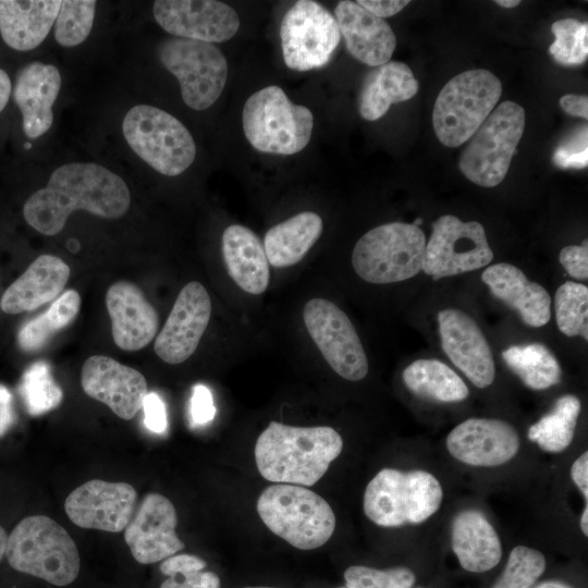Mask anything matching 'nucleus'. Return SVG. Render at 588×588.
Listing matches in <instances>:
<instances>
[{
  "mask_svg": "<svg viewBox=\"0 0 588 588\" xmlns=\"http://www.w3.org/2000/svg\"><path fill=\"white\" fill-rule=\"evenodd\" d=\"M493 256L481 223L443 215L432 223L422 271L440 280L486 267Z\"/></svg>",
  "mask_w": 588,
  "mask_h": 588,
  "instance_id": "13",
  "label": "nucleus"
},
{
  "mask_svg": "<svg viewBox=\"0 0 588 588\" xmlns=\"http://www.w3.org/2000/svg\"><path fill=\"white\" fill-rule=\"evenodd\" d=\"M177 515L172 502L160 493H148L124 529V540L140 564H154L184 548L175 532Z\"/></svg>",
  "mask_w": 588,
  "mask_h": 588,
  "instance_id": "18",
  "label": "nucleus"
},
{
  "mask_svg": "<svg viewBox=\"0 0 588 588\" xmlns=\"http://www.w3.org/2000/svg\"><path fill=\"white\" fill-rule=\"evenodd\" d=\"M559 103L567 114L588 119V98L586 95L566 94L560 98Z\"/></svg>",
  "mask_w": 588,
  "mask_h": 588,
  "instance_id": "49",
  "label": "nucleus"
},
{
  "mask_svg": "<svg viewBox=\"0 0 588 588\" xmlns=\"http://www.w3.org/2000/svg\"><path fill=\"white\" fill-rule=\"evenodd\" d=\"M525 128V110L518 103L501 102L467 140L458 167L473 183L499 185L505 177Z\"/></svg>",
  "mask_w": 588,
  "mask_h": 588,
  "instance_id": "10",
  "label": "nucleus"
},
{
  "mask_svg": "<svg viewBox=\"0 0 588 588\" xmlns=\"http://www.w3.org/2000/svg\"><path fill=\"white\" fill-rule=\"evenodd\" d=\"M244 134L258 151L293 155L309 143L314 126L311 111L293 103L277 85L254 93L242 112Z\"/></svg>",
  "mask_w": 588,
  "mask_h": 588,
  "instance_id": "7",
  "label": "nucleus"
},
{
  "mask_svg": "<svg viewBox=\"0 0 588 588\" xmlns=\"http://www.w3.org/2000/svg\"><path fill=\"white\" fill-rule=\"evenodd\" d=\"M554 308L559 330L567 336L588 340V287L567 281L555 292Z\"/></svg>",
  "mask_w": 588,
  "mask_h": 588,
  "instance_id": "37",
  "label": "nucleus"
},
{
  "mask_svg": "<svg viewBox=\"0 0 588 588\" xmlns=\"http://www.w3.org/2000/svg\"><path fill=\"white\" fill-rule=\"evenodd\" d=\"M305 327L329 366L342 378L359 381L368 373V359L347 315L326 298L308 301Z\"/></svg>",
  "mask_w": 588,
  "mask_h": 588,
  "instance_id": "14",
  "label": "nucleus"
},
{
  "mask_svg": "<svg viewBox=\"0 0 588 588\" xmlns=\"http://www.w3.org/2000/svg\"><path fill=\"white\" fill-rule=\"evenodd\" d=\"M506 366L532 390H546L560 382L561 367L541 343L514 345L502 352Z\"/></svg>",
  "mask_w": 588,
  "mask_h": 588,
  "instance_id": "34",
  "label": "nucleus"
},
{
  "mask_svg": "<svg viewBox=\"0 0 588 588\" xmlns=\"http://www.w3.org/2000/svg\"><path fill=\"white\" fill-rule=\"evenodd\" d=\"M342 449L343 440L331 427H295L271 421L256 441L255 461L268 481L311 487Z\"/></svg>",
  "mask_w": 588,
  "mask_h": 588,
  "instance_id": "2",
  "label": "nucleus"
},
{
  "mask_svg": "<svg viewBox=\"0 0 588 588\" xmlns=\"http://www.w3.org/2000/svg\"><path fill=\"white\" fill-rule=\"evenodd\" d=\"M60 87L61 75L54 65L32 62L19 72L13 98L22 113L27 137L37 138L51 127L52 106Z\"/></svg>",
  "mask_w": 588,
  "mask_h": 588,
  "instance_id": "24",
  "label": "nucleus"
},
{
  "mask_svg": "<svg viewBox=\"0 0 588 588\" xmlns=\"http://www.w3.org/2000/svg\"><path fill=\"white\" fill-rule=\"evenodd\" d=\"M356 2L371 14L383 20L395 15L409 3L408 0H358Z\"/></svg>",
  "mask_w": 588,
  "mask_h": 588,
  "instance_id": "47",
  "label": "nucleus"
},
{
  "mask_svg": "<svg viewBox=\"0 0 588 588\" xmlns=\"http://www.w3.org/2000/svg\"><path fill=\"white\" fill-rule=\"evenodd\" d=\"M417 588H421V587H417Z\"/></svg>",
  "mask_w": 588,
  "mask_h": 588,
  "instance_id": "59",
  "label": "nucleus"
},
{
  "mask_svg": "<svg viewBox=\"0 0 588 588\" xmlns=\"http://www.w3.org/2000/svg\"><path fill=\"white\" fill-rule=\"evenodd\" d=\"M96 1L64 0L61 1L54 24L56 41L63 47H74L83 42L89 35Z\"/></svg>",
  "mask_w": 588,
  "mask_h": 588,
  "instance_id": "39",
  "label": "nucleus"
},
{
  "mask_svg": "<svg viewBox=\"0 0 588 588\" xmlns=\"http://www.w3.org/2000/svg\"><path fill=\"white\" fill-rule=\"evenodd\" d=\"M157 23L169 34L204 42H223L240 28V17L230 5L215 0H157Z\"/></svg>",
  "mask_w": 588,
  "mask_h": 588,
  "instance_id": "16",
  "label": "nucleus"
},
{
  "mask_svg": "<svg viewBox=\"0 0 588 588\" xmlns=\"http://www.w3.org/2000/svg\"><path fill=\"white\" fill-rule=\"evenodd\" d=\"M5 556L12 568L63 587L78 576L81 556L70 534L46 515L23 518L8 536Z\"/></svg>",
  "mask_w": 588,
  "mask_h": 588,
  "instance_id": "3",
  "label": "nucleus"
},
{
  "mask_svg": "<svg viewBox=\"0 0 588 588\" xmlns=\"http://www.w3.org/2000/svg\"><path fill=\"white\" fill-rule=\"evenodd\" d=\"M402 378L411 392L437 402H462L469 394L463 379L438 359L413 362L404 369Z\"/></svg>",
  "mask_w": 588,
  "mask_h": 588,
  "instance_id": "32",
  "label": "nucleus"
},
{
  "mask_svg": "<svg viewBox=\"0 0 588 588\" xmlns=\"http://www.w3.org/2000/svg\"><path fill=\"white\" fill-rule=\"evenodd\" d=\"M15 421L13 396L10 390L0 383V438L3 437Z\"/></svg>",
  "mask_w": 588,
  "mask_h": 588,
  "instance_id": "48",
  "label": "nucleus"
},
{
  "mask_svg": "<svg viewBox=\"0 0 588 588\" xmlns=\"http://www.w3.org/2000/svg\"><path fill=\"white\" fill-rule=\"evenodd\" d=\"M502 83L492 72L475 69L451 78L439 93L432 125L446 147L466 143L495 108Z\"/></svg>",
  "mask_w": 588,
  "mask_h": 588,
  "instance_id": "6",
  "label": "nucleus"
},
{
  "mask_svg": "<svg viewBox=\"0 0 588 588\" xmlns=\"http://www.w3.org/2000/svg\"><path fill=\"white\" fill-rule=\"evenodd\" d=\"M519 436L509 422L492 418H469L446 437V449L457 461L480 467L500 466L518 452Z\"/></svg>",
  "mask_w": 588,
  "mask_h": 588,
  "instance_id": "21",
  "label": "nucleus"
},
{
  "mask_svg": "<svg viewBox=\"0 0 588 588\" xmlns=\"http://www.w3.org/2000/svg\"><path fill=\"white\" fill-rule=\"evenodd\" d=\"M244 588H275V587H264V586H256V587H244Z\"/></svg>",
  "mask_w": 588,
  "mask_h": 588,
  "instance_id": "56",
  "label": "nucleus"
},
{
  "mask_svg": "<svg viewBox=\"0 0 588 588\" xmlns=\"http://www.w3.org/2000/svg\"><path fill=\"white\" fill-rule=\"evenodd\" d=\"M70 267L59 257H37L3 293L0 306L7 314L30 311L51 302L64 289Z\"/></svg>",
  "mask_w": 588,
  "mask_h": 588,
  "instance_id": "26",
  "label": "nucleus"
},
{
  "mask_svg": "<svg viewBox=\"0 0 588 588\" xmlns=\"http://www.w3.org/2000/svg\"><path fill=\"white\" fill-rule=\"evenodd\" d=\"M426 243L424 231L413 223L381 224L357 241L352 265L357 275L369 283L405 281L422 270Z\"/></svg>",
  "mask_w": 588,
  "mask_h": 588,
  "instance_id": "8",
  "label": "nucleus"
},
{
  "mask_svg": "<svg viewBox=\"0 0 588 588\" xmlns=\"http://www.w3.org/2000/svg\"><path fill=\"white\" fill-rule=\"evenodd\" d=\"M580 528L585 536H588V504L586 503L585 509L580 516Z\"/></svg>",
  "mask_w": 588,
  "mask_h": 588,
  "instance_id": "53",
  "label": "nucleus"
},
{
  "mask_svg": "<svg viewBox=\"0 0 588 588\" xmlns=\"http://www.w3.org/2000/svg\"><path fill=\"white\" fill-rule=\"evenodd\" d=\"M580 409L581 403L577 396H560L552 409L529 427L528 439L546 452H563L574 439Z\"/></svg>",
  "mask_w": 588,
  "mask_h": 588,
  "instance_id": "33",
  "label": "nucleus"
},
{
  "mask_svg": "<svg viewBox=\"0 0 588 588\" xmlns=\"http://www.w3.org/2000/svg\"><path fill=\"white\" fill-rule=\"evenodd\" d=\"M136 499L130 483L91 479L68 495L64 510L81 528L120 532L134 516Z\"/></svg>",
  "mask_w": 588,
  "mask_h": 588,
  "instance_id": "15",
  "label": "nucleus"
},
{
  "mask_svg": "<svg viewBox=\"0 0 588 588\" xmlns=\"http://www.w3.org/2000/svg\"><path fill=\"white\" fill-rule=\"evenodd\" d=\"M30 147H32L30 144H28V143L25 144V148H30Z\"/></svg>",
  "mask_w": 588,
  "mask_h": 588,
  "instance_id": "57",
  "label": "nucleus"
},
{
  "mask_svg": "<svg viewBox=\"0 0 588 588\" xmlns=\"http://www.w3.org/2000/svg\"><path fill=\"white\" fill-rule=\"evenodd\" d=\"M11 81L7 72L0 69V112L7 106L11 95Z\"/></svg>",
  "mask_w": 588,
  "mask_h": 588,
  "instance_id": "51",
  "label": "nucleus"
},
{
  "mask_svg": "<svg viewBox=\"0 0 588 588\" xmlns=\"http://www.w3.org/2000/svg\"><path fill=\"white\" fill-rule=\"evenodd\" d=\"M283 60L294 71L324 66L341 40L335 17L322 4L311 0L295 2L280 26Z\"/></svg>",
  "mask_w": 588,
  "mask_h": 588,
  "instance_id": "12",
  "label": "nucleus"
},
{
  "mask_svg": "<svg viewBox=\"0 0 588 588\" xmlns=\"http://www.w3.org/2000/svg\"><path fill=\"white\" fill-rule=\"evenodd\" d=\"M207 563L192 554H174L164 559L159 568L169 576L160 588H220V578L216 573L201 572Z\"/></svg>",
  "mask_w": 588,
  "mask_h": 588,
  "instance_id": "38",
  "label": "nucleus"
},
{
  "mask_svg": "<svg viewBox=\"0 0 588 588\" xmlns=\"http://www.w3.org/2000/svg\"><path fill=\"white\" fill-rule=\"evenodd\" d=\"M553 162L560 168L583 169L588 163L587 126L579 128L555 150Z\"/></svg>",
  "mask_w": 588,
  "mask_h": 588,
  "instance_id": "43",
  "label": "nucleus"
},
{
  "mask_svg": "<svg viewBox=\"0 0 588 588\" xmlns=\"http://www.w3.org/2000/svg\"><path fill=\"white\" fill-rule=\"evenodd\" d=\"M321 232L322 220L311 211L297 213L273 225L264 240L268 262L277 268L297 264L318 241Z\"/></svg>",
  "mask_w": 588,
  "mask_h": 588,
  "instance_id": "31",
  "label": "nucleus"
},
{
  "mask_svg": "<svg viewBox=\"0 0 588 588\" xmlns=\"http://www.w3.org/2000/svg\"><path fill=\"white\" fill-rule=\"evenodd\" d=\"M189 412L195 425H206L213 419L216 407L212 394L206 385L196 384L193 388Z\"/></svg>",
  "mask_w": 588,
  "mask_h": 588,
  "instance_id": "45",
  "label": "nucleus"
},
{
  "mask_svg": "<svg viewBox=\"0 0 588 588\" xmlns=\"http://www.w3.org/2000/svg\"><path fill=\"white\" fill-rule=\"evenodd\" d=\"M222 254L230 277L243 291L258 295L267 290L269 262L254 231L241 224L229 225L222 234Z\"/></svg>",
  "mask_w": 588,
  "mask_h": 588,
  "instance_id": "28",
  "label": "nucleus"
},
{
  "mask_svg": "<svg viewBox=\"0 0 588 588\" xmlns=\"http://www.w3.org/2000/svg\"><path fill=\"white\" fill-rule=\"evenodd\" d=\"M81 385L89 397L106 404L124 420L135 417L148 393L147 381L138 370L105 355L85 360Z\"/></svg>",
  "mask_w": 588,
  "mask_h": 588,
  "instance_id": "19",
  "label": "nucleus"
},
{
  "mask_svg": "<svg viewBox=\"0 0 588 588\" xmlns=\"http://www.w3.org/2000/svg\"><path fill=\"white\" fill-rule=\"evenodd\" d=\"M555 37L549 47L554 60L563 65L583 64L588 57V24L576 19H563L551 25Z\"/></svg>",
  "mask_w": 588,
  "mask_h": 588,
  "instance_id": "40",
  "label": "nucleus"
},
{
  "mask_svg": "<svg viewBox=\"0 0 588 588\" xmlns=\"http://www.w3.org/2000/svg\"><path fill=\"white\" fill-rule=\"evenodd\" d=\"M417 91L418 82L407 64L389 61L375 66L359 89V114L367 121H376L388 112L391 105L409 100Z\"/></svg>",
  "mask_w": 588,
  "mask_h": 588,
  "instance_id": "30",
  "label": "nucleus"
},
{
  "mask_svg": "<svg viewBox=\"0 0 588 588\" xmlns=\"http://www.w3.org/2000/svg\"><path fill=\"white\" fill-rule=\"evenodd\" d=\"M346 588H412L415 574L407 567L377 569L353 565L344 572Z\"/></svg>",
  "mask_w": 588,
  "mask_h": 588,
  "instance_id": "42",
  "label": "nucleus"
},
{
  "mask_svg": "<svg viewBox=\"0 0 588 588\" xmlns=\"http://www.w3.org/2000/svg\"><path fill=\"white\" fill-rule=\"evenodd\" d=\"M482 282L491 293L514 309L529 327L540 328L551 318V297L547 290L532 281L516 266L500 262L487 267Z\"/></svg>",
  "mask_w": 588,
  "mask_h": 588,
  "instance_id": "25",
  "label": "nucleus"
},
{
  "mask_svg": "<svg viewBox=\"0 0 588 588\" xmlns=\"http://www.w3.org/2000/svg\"><path fill=\"white\" fill-rule=\"evenodd\" d=\"M130 203L128 187L119 175L96 163L73 162L56 169L47 186L28 197L23 216L36 231L51 236L75 210L117 219L126 213Z\"/></svg>",
  "mask_w": 588,
  "mask_h": 588,
  "instance_id": "1",
  "label": "nucleus"
},
{
  "mask_svg": "<svg viewBox=\"0 0 588 588\" xmlns=\"http://www.w3.org/2000/svg\"><path fill=\"white\" fill-rule=\"evenodd\" d=\"M144 424L155 433H163L168 427L166 405L156 392H148L144 399Z\"/></svg>",
  "mask_w": 588,
  "mask_h": 588,
  "instance_id": "46",
  "label": "nucleus"
},
{
  "mask_svg": "<svg viewBox=\"0 0 588 588\" xmlns=\"http://www.w3.org/2000/svg\"><path fill=\"white\" fill-rule=\"evenodd\" d=\"M571 477L574 483L580 489L585 497L588 499V452H584L576 461H574L571 468Z\"/></svg>",
  "mask_w": 588,
  "mask_h": 588,
  "instance_id": "50",
  "label": "nucleus"
},
{
  "mask_svg": "<svg viewBox=\"0 0 588 588\" xmlns=\"http://www.w3.org/2000/svg\"><path fill=\"white\" fill-rule=\"evenodd\" d=\"M546 566V558L540 551L517 546L510 552L505 568L492 588H531Z\"/></svg>",
  "mask_w": 588,
  "mask_h": 588,
  "instance_id": "41",
  "label": "nucleus"
},
{
  "mask_svg": "<svg viewBox=\"0 0 588 588\" xmlns=\"http://www.w3.org/2000/svg\"><path fill=\"white\" fill-rule=\"evenodd\" d=\"M451 543L461 566L467 572H488L502 558V546L495 529L476 510L462 511L454 517Z\"/></svg>",
  "mask_w": 588,
  "mask_h": 588,
  "instance_id": "27",
  "label": "nucleus"
},
{
  "mask_svg": "<svg viewBox=\"0 0 588 588\" xmlns=\"http://www.w3.org/2000/svg\"><path fill=\"white\" fill-rule=\"evenodd\" d=\"M60 3L59 0H0L2 39L19 51L36 48L54 24Z\"/></svg>",
  "mask_w": 588,
  "mask_h": 588,
  "instance_id": "29",
  "label": "nucleus"
},
{
  "mask_svg": "<svg viewBox=\"0 0 588 588\" xmlns=\"http://www.w3.org/2000/svg\"><path fill=\"white\" fill-rule=\"evenodd\" d=\"M559 260L567 273L577 280L588 279L587 240L581 245H569L560 252Z\"/></svg>",
  "mask_w": 588,
  "mask_h": 588,
  "instance_id": "44",
  "label": "nucleus"
},
{
  "mask_svg": "<svg viewBox=\"0 0 588 588\" xmlns=\"http://www.w3.org/2000/svg\"><path fill=\"white\" fill-rule=\"evenodd\" d=\"M339 588H346V587H339Z\"/></svg>",
  "mask_w": 588,
  "mask_h": 588,
  "instance_id": "58",
  "label": "nucleus"
},
{
  "mask_svg": "<svg viewBox=\"0 0 588 588\" xmlns=\"http://www.w3.org/2000/svg\"><path fill=\"white\" fill-rule=\"evenodd\" d=\"M19 391L26 412L32 416L44 415L57 408L63 400V391L54 381L48 363L39 360L23 373Z\"/></svg>",
  "mask_w": 588,
  "mask_h": 588,
  "instance_id": "36",
  "label": "nucleus"
},
{
  "mask_svg": "<svg viewBox=\"0 0 588 588\" xmlns=\"http://www.w3.org/2000/svg\"><path fill=\"white\" fill-rule=\"evenodd\" d=\"M122 128L132 150L163 175L181 174L195 159L196 145L188 130L159 108L133 107L125 114Z\"/></svg>",
  "mask_w": 588,
  "mask_h": 588,
  "instance_id": "9",
  "label": "nucleus"
},
{
  "mask_svg": "<svg viewBox=\"0 0 588 588\" xmlns=\"http://www.w3.org/2000/svg\"><path fill=\"white\" fill-rule=\"evenodd\" d=\"M8 535L5 530L0 526V562L5 554Z\"/></svg>",
  "mask_w": 588,
  "mask_h": 588,
  "instance_id": "54",
  "label": "nucleus"
},
{
  "mask_svg": "<svg viewBox=\"0 0 588 588\" xmlns=\"http://www.w3.org/2000/svg\"><path fill=\"white\" fill-rule=\"evenodd\" d=\"M443 490L426 470L381 469L367 485L364 513L376 525L400 527L420 524L440 507Z\"/></svg>",
  "mask_w": 588,
  "mask_h": 588,
  "instance_id": "5",
  "label": "nucleus"
},
{
  "mask_svg": "<svg viewBox=\"0 0 588 588\" xmlns=\"http://www.w3.org/2000/svg\"><path fill=\"white\" fill-rule=\"evenodd\" d=\"M535 588H573V587L560 580H546L537 585Z\"/></svg>",
  "mask_w": 588,
  "mask_h": 588,
  "instance_id": "52",
  "label": "nucleus"
},
{
  "mask_svg": "<svg viewBox=\"0 0 588 588\" xmlns=\"http://www.w3.org/2000/svg\"><path fill=\"white\" fill-rule=\"evenodd\" d=\"M106 305L113 341L121 350H142L156 336L158 313L136 284L128 281L113 283L107 291Z\"/></svg>",
  "mask_w": 588,
  "mask_h": 588,
  "instance_id": "22",
  "label": "nucleus"
},
{
  "mask_svg": "<svg viewBox=\"0 0 588 588\" xmlns=\"http://www.w3.org/2000/svg\"><path fill=\"white\" fill-rule=\"evenodd\" d=\"M334 17L350 54L369 66L390 61L396 47L391 26L355 1H339Z\"/></svg>",
  "mask_w": 588,
  "mask_h": 588,
  "instance_id": "23",
  "label": "nucleus"
},
{
  "mask_svg": "<svg viewBox=\"0 0 588 588\" xmlns=\"http://www.w3.org/2000/svg\"><path fill=\"white\" fill-rule=\"evenodd\" d=\"M441 344L449 359L477 388L489 387L495 378L489 343L476 321L456 308L438 314Z\"/></svg>",
  "mask_w": 588,
  "mask_h": 588,
  "instance_id": "20",
  "label": "nucleus"
},
{
  "mask_svg": "<svg viewBox=\"0 0 588 588\" xmlns=\"http://www.w3.org/2000/svg\"><path fill=\"white\" fill-rule=\"evenodd\" d=\"M210 315L211 301L205 286L197 281L187 283L155 340L158 357L173 365L189 358L207 329Z\"/></svg>",
  "mask_w": 588,
  "mask_h": 588,
  "instance_id": "17",
  "label": "nucleus"
},
{
  "mask_svg": "<svg viewBox=\"0 0 588 588\" xmlns=\"http://www.w3.org/2000/svg\"><path fill=\"white\" fill-rule=\"evenodd\" d=\"M81 308V296L75 290L61 294L47 311L27 321L19 331L17 342L25 352H35L46 345L58 331L69 326Z\"/></svg>",
  "mask_w": 588,
  "mask_h": 588,
  "instance_id": "35",
  "label": "nucleus"
},
{
  "mask_svg": "<svg viewBox=\"0 0 588 588\" xmlns=\"http://www.w3.org/2000/svg\"><path fill=\"white\" fill-rule=\"evenodd\" d=\"M494 2L505 9L515 8L520 4L519 0H495Z\"/></svg>",
  "mask_w": 588,
  "mask_h": 588,
  "instance_id": "55",
  "label": "nucleus"
},
{
  "mask_svg": "<svg viewBox=\"0 0 588 588\" xmlns=\"http://www.w3.org/2000/svg\"><path fill=\"white\" fill-rule=\"evenodd\" d=\"M257 512L273 534L301 550L323 546L335 529V515L329 503L303 486L267 487L257 500Z\"/></svg>",
  "mask_w": 588,
  "mask_h": 588,
  "instance_id": "4",
  "label": "nucleus"
},
{
  "mask_svg": "<svg viewBox=\"0 0 588 588\" xmlns=\"http://www.w3.org/2000/svg\"><path fill=\"white\" fill-rule=\"evenodd\" d=\"M158 54L177 78L186 106L205 110L218 100L226 82L228 62L213 44L172 37L161 42Z\"/></svg>",
  "mask_w": 588,
  "mask_h": 588,
  "instance_id": "11",
  "label": "nucleus"
}]
</instances>
